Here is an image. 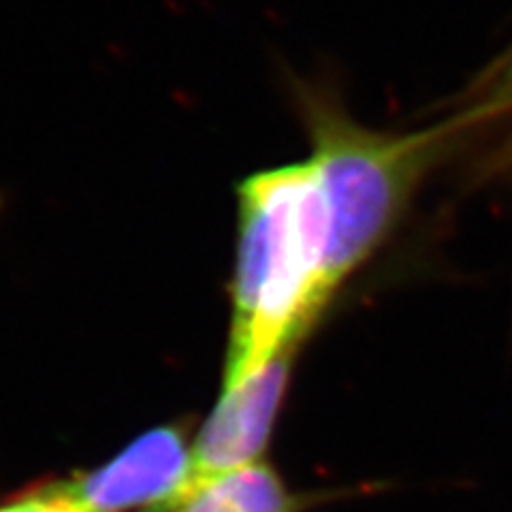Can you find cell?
Segmentation results:
<instances>
[{"instance_id": "6da1fadb", "label": "cell", "mask_w": 512, "mask_h": 512, "mask_svg": "<svg viewBox=\"0 0 512 512\" xmlns=\"http://www.w3.org/2000/svg\"><path fill=\"white\" fill-rule=\"evenodd\" d=\"M329 220L310 160L254 173L239 186V250L224 389L301 344L333 293Z\"/></svg>"}, {"instance_id": "7a4b0ae2", "label": "cell", "mask_w": 512, "mask_h": 512, "mask_svg": "<svg viewBox=\"0 0 512 512\" xmlns=\"http://www.w3.org/2000/svg\"><path fill=\"white\" fill-rule=\"evenodd\" d=\"M301 105L312 139L310 163L327 207V282L335 295L389 242L461 124L382 133L312 92L303 94Z\"/></svg>"}, {"instance_id": "3957f363", "label": "cell", "mask_w": 512, "mask_h": 512, "mask_svg": "<svg viewBox=\"0 0 512 512\" xmlns=\"http://www.w3.org/2000/svg\"><path fill=\"white\" fill-rule=\"evenodd\" d=\"M299 344L280 348L259 370L222 391L188 453V470L169 498L143 512H182L212 480L261 461L291 382Z\"/></svg>"}, {"instance_id": "277c9868", "label": "cell", "mask_w": 512, "mask_h": 512, "mask_svg": "<svg viewBox=\"0 0 512 512\" xmlns=\"http://www.w3.org/2000/svg\"><path fill=\"white\" fill-rule=\"evenodd\" d=\"M188 470L186 442L180 429L150 431L105 468L39 489L54 512H124L163 502L180 487Z\"/></svg>"}, {"instance_id": "5b68a950", "label": "cell", "mask_w": 512, "mask_h": 512, "mask_svg": "<svg viewBox=\"0 0 512 512\" xmlns=\"http://www.w3.org/2000/svg\"><path fill=\"white\" fill-rule=\"evenodd\" d=\"M205 489H212L235 512H301L303 508V502L286 489L276 470L263 461L224 474Z\"/></svg>"}, {"instance_id": "8992f818", "label": "cell", "mask_w": 512, "mask_h": 512, "mask_svg": "<svg viewBox=\"0 0 512 512\" xmlns=\"http://www.w3.org/2000/svg\"><path fill=\"white\" fill-rule=\"evenodd\" d=\"M182 512H235L229 504H224L212 489L199 491Z\"/></svg>"}, {"instance_id": "52a82bcc", "label": "cell", "mask_w": 512, "mask_h": 512, "mask_svg": "<svg viewBox=\"0 0 512 512\" xmlns=\"http://www.w3.org/2000/svg\"><path fill=\"white\" fill-rule=\"evenodd\" d=\"M0 512H52L50 506H47L37 493L28 495V498L20 500V502H13L11 506L0 508Z\"/></svg>"}]
</instances>
